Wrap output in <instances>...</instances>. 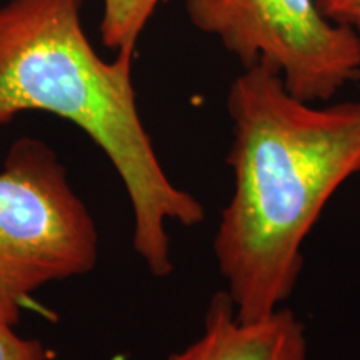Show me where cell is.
Instances as JSON below:
<instances>
[{
    "instance_id": "obj_3",
    "label": "cell",
    "mask_w": 360,
    "mask_h": 360,
    "mask_svg": "<svg viewBox=\"0 0 360 360\" xmlns=\"http://www.w3.org/2000/svg\"><path fill=\"white\" fill-rule=\"evenodd\" d=\"M97 260L96 220L65 165L39 139H17L0 170V326L15 327L34 292Z\"/></svg>"
},
{
    "instance_id": "obj_7",
    "label": "cell",
    "mask_w": 360,
    "mask_h": 360,
    "mask_svg": "<svg viewBox=\"0 0 360 360\" xmlns=\"http://www.w3.org/2000/svg\"><path fill=\"white\" fill-rule=\"evenodd\" d=\"M42 342L17 334L15 327L0 326V360H49Z\"/></svg>"
},
{
    "instance_id": "obj_1",
    "label": "cell",
    "mask_w": 360,
    "mask_h": 360,
    "mask_svg": "<svg viewBox=\"0 0 360 360\" xmlns=\"http://www.w3.org/2000/svg\"><path fill=\"white\" fill-rule=\"evenodd\" d=\"M233 192L214 238L238 319L264 317L294 294L302 245L328 199L360 174V101L317 107L264 65L227 94Z\"/></svg>"
},
{
    "instance_id": "obj_4",
    "label": "cell",
    "mask_w": 360,
    "mask_h": 360,
    "mask_svg": "<svg viewBox=\"0 0 360 360\" xmlns=\"http://www.w3.org/2000/svg\"><path fill=\"white\" fill-rule=\"evenodd\" d=\"M188 20L244 67L278 74L292 96L327 102L360 79V39L317 0H184Z\"/></svg>"
},
{
    "instance_id": "obj_6",
    "label": "cell",
    "mask_w": 360,
    "mask_h": 360,
    "mask_svg": "<svg viewBox=\"0 0 360 360\" xmlns=\"http://www.w3.org/2000/svg\"><path fill=\"white\" fill-rule=\"evenodd\" d=\"M169 0H102L98 32L103 45L117 52H135L139 39Z\"/></svg>"
},
{
    "instance_id": "obj_8",
    "label": "cell",
    "mask_w": 360,
    "mask_h": 360,
    "mask_svg": "<svg viewBox=\"0 0 360 360\" xmlns=\"http://www.w3.org/2000/svg\"><path fill=\"white\" fill-rule=\"evenodd\" d=\"M317 6L327 20L347 27L360 39V0H317Z\"/></svg>"
},
{
    "instance_id": "obj_5",
    "label": "cell",
    "mask_w": 360,
    "mask_h": 360,
    "mask_svg": "<svg viewBox=\"0 0 360 360\" xmlns=\"http://www.w3.org/2000/svg\"><path fill=\"white\" fill-rule=\"evenodd\" d=\"M167 360H309V342L292 310L281 307L244 321L231 295L219 292L210 299L200 337Z\"/></svg>"
},
{
    "instance_id": "obj_2",
    "label": "cell",
    "mask_w": 360,
    "mask_h": 360,
    "mask_svg": "<svg viewBox=\"0 0 360 360\" xmlns=\"http://www.w3.org/2000/svg\"><path fill=\"white\" fill-rule=\"evenodd\" d=\"M84 0H8L0 7V127L24 112L77 125L122 180L132 247L155 277L174 270L167 224L193 227L205 209L162 167L139 114L135 52L105 60L82 24Z\"/></svg>"
}]
</instances>
